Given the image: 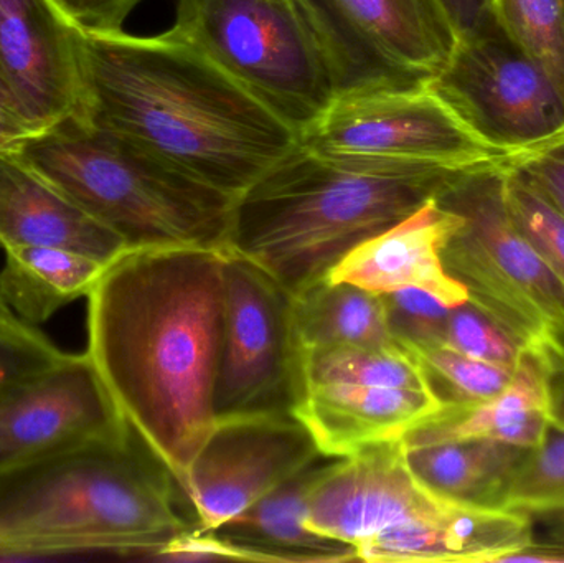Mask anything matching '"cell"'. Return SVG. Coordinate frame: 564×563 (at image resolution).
<instances>
[{"instance_id": "obj_22", "label": "cell", "mask_w": 564, "mask_h": 563, "mask_svg": "<svg viewBox=\"0 0 564 563\" xmlns=\"http://www.w3.org/2000/svg\"><path fill=\"white\" fill-rule=\"evenodd\" d=\"M0 297L13 314L32 326L46 323L62 307L88 297L108 264L52 247L3 251Z\"/></svg>"}, {"instance_id": "obj_36", "label": "cell", "mask_w": 564, "mask_h": 563, "mask_svg": "<svg viewBox=\"0 0 564 563\" xmlns=\"http://www.w3.org/2000/svg\"><path fill=\"white\" fill-rule=\"evenodd\" d=\"M543 532L536 544L552 555L553 563H564V515L540 521Z\"/></svg>"}, {"instance_id": "obj_15", "label": "cell", "mask_w": 564, "mask_h": 563, "mask_svg": "<svg viewBox=\"0 0 564 563\" xmlns=\"http://www.w3.org/2000/svg\"><path fill=\"white\" fill-rule=\"evenodd\" d=\"M128 426L91 356L63 353L0 392V473Z\"/></svg>"}, {"instance_id": "obj_11", "label": "cell", "mask_w": 564, "mask_h": 563, "mask_svg": "<svg viewBox=\"0 0 564 563\" xmlns=\"http://www.w3.org/2000/svg\"><path fill=\"white\" fill-rule=\"evenodd\" d=\"M301 392L302 353L291 294L253 261L227 248L214 389L217 422L294 415Z\"/></svg>"}, {"instance_id": "obj_10", "label": "cell", "mask_w": 564, "mask_h": 563, "mask_svg": "<svg viewBox=\"0 0 564 563\" xmlns=\"http://www.w3.org/2000/svg\"><path fill=\"white\" fill-rule=\"evenodd\" d=\"M299 142L330 158L381 164L470 169L519 161L484 141L431 82L338 93Z\"/></svg>"}, {"instance_id": "obj_20", "label": "cell", "mask_w": 564, "mask_h": 563, "mask_svg": "<svg viewBox=\"0 0 564 563\" xmlns=\"http://www.w3.org/2000/svg\"><path fill=\"white\" fill-rule=\"evenodd\" d=\"M546 386L532 350H523L512 380L502 393L469 407H443L404 433L403 445H434L457 440L487 439L536 450L549 435Z\"/></svg>"}, {"instance_id": "obj_17", "label": "cell", "mask_w": 564, "mask_h": 563, "mask_svg": "<svg viewBox=\"0 0 564 563\" xmlns=\"http://www.w3.org/2000/svg\"><path fill=\"white\" fill-rule=\"evenodd\" d=\"M330 459L305 468L280 488L215 531L197 526L182 532L159 554V561H241L335 563L357 561L354 548L305 526L308 496Z\"/></svg>"}, {"instance_id": "obj_26", "label": "cell", "mask_w": 564, "mask_h": 563, "mask_svg": "<svg viewBox=\"0 0 564 563\" xmlns=\"http://www.w3.org/2000/svg\"><path fill=\"white\" fill-rule=\"evenodd\" d=\"M506 509L533 521L564 515V433L550 426L545 442L532 450L513 481Z\"/></svg>"}, {"instance_id": "obj_27", "label": "cell", "mask_w": 564, "mask_h": 563, "mask_svg": "<svg viewBox=\"0 0 564 563\" xmlns=\"http://www.w3.org/2000/svg\"><path fill=\"white\" fill-rule=\"evenodd\" d=\"M506 198L517 227L564 286V215L513 167L506 171Z\"/></svg>"}, {"instance_id": "obj_31", "label": "cell", "mask_w": 564, "mask_h": 563, "mask_svg": "<svg viewBox=\"0 0 564 563\" xmlns=\"http://www.w3.org/2000/svg\"><path fill=\"white\" fill-rule=\"evenodd\" d=\"M52 2L82 32L106 33L122 30L129 13L142 0H52Z\"/></svg>"}, {"instance_id": "obj_8", "label": "cell", "mask_w": 564, "mask_h": 563, "mask_svg": "<svg viewBox=\"0 0 564 563\" xmlns=\"http://www.w3.org/2000/svg\"><path fill=\"white\" fill-rule=\"evenodd\" d=\"M171 30L297 134L337 96L330 59L299 0H175Z\"/></svg>"}, {"instance_id": "obj_4", "label": "cell", "mask_w": 564, "mask_h": 563, "mask_svg": "<svg viewBox=\"0 0 564 563\" xmlns=\"http://www.w3.org/2000/svg\"><path fill=\"white\" fill-rule=\"evenodd\" d=\"M464 171L330 158L299 142L235 202L228 250L295 296Z\"/></svg>"}, {"instance_id": "obj_34", "label": "cell", "mask_w": 564, "mask_h": 563, "mask_svg": "<svg viewBox=\"0 0 564 563\" xmlns=\"http://www.w3.org/2000/svg\"><path fill=\"white\" fill-rule=\"evenodd\" d=\"M446 13L457 39L492 19V0H436Z\"/></svg>"}, {"instance_id": "obj_13", "label": "cell", "mask_w": 564, "mask_h": 563, "mask_svg": "<svg viewBox=\"0 0 564 563\" xmlns=\"http://www.w3.org/2000/svg\"><path fill=\"white\" fill-rule=\"evenodd\" d=\"M299 2L321 36L338 93L431 82L457 43L436 0Z\"/></svg>"}, {"instance_id": "obj_1", "label": "cell", "mask_w": 564, "mask_h": 563, "mask_svg": "<svg viewBox=\"0 0 564 563\" xmlns=\"http://www.w3.org/2000/svg\"><path fill=\"white\" fill-rule=\"evenodd\" d=\"M227 250H129L88 294V349L126 422L184 495L214 432Z\"/></svg>"}, {"instance_id": "obj_37", "label": "cell", "mask_w": 564, "mask_h": 563, "mask_svg": "<svg viewBox=\"0 0 564 563\" xmlns=\"http://www.w3.org/2000/svg\"><path fill=\"white\" fill-rule=\"evenodd\" d=\"M10 317H15V314L10 311V307L3 303L2 297H0V321L10 320Z\"/></svg>"}, {"instance_id": "obj_5", "label": "cell", "mask_w": 564, "mask_h": 563, "mask_svg": "<svg viewBox=\"0 0 564 563\" xmlns=\"http://www.w3.org/2000/svg\"><path fill=\"white\" fill-rule=\"evenodd\" d=\"M305 526L364 562L497 563L529 539L519 512L456 505L421 485L401 439L330 459L308 496Z\"/></svg>"}, {"instance_id": "obj_35", "label": "cell", "mask_w": 564, "mask_h": 563, "mask_svg": "<svg viewBox=\"0 0 564 563\" xmlns=\"http://www.w3.org/2000/svg\"><path fill=\"white\" fill-rule=\"evenodd\" d=\"M32 136L19 106L0 73V151H12L23 139Z\"/></svg>"}, {"instance_id": "obj_2", "label": "cell", "mask_w": 564, "mask_h": 563, "mask_svg": "<svg viewBox=\"0 0 564 563\" xmlns=\"http://www.w3.org/2000/svg\"><path fill=\"white\" fill-rule=\"evenodd\" d=\"M82 65L86 121L235 202L299 144L291 124L171 29L82 32Z\"/></svg>"}, {"instance_id": "obj_7", "label": "cell", "mask_w": 564, "mask_h": 563, "mask_svg": "<svg viewBox=\"0 0 564 563\" xmlns=\"http://www.w3.org/2000/svg\"><path fill=\"white\" fill-rule=\"evenodd\" d=\"M507 167L467 169L434 197L459 218L441 260L467 291V301L530 350L552 331L564 329V286L510 215Z\"/></svg>"}, {"instance_id": "obj_19", "label": "cell", "mask_w": 564, "mask_h": 563, "mask_svg": "<svg viewBox=\"0 0 564 563\" xmlns=\"http://www.w3.org/2000/svg\"><path fill=\"white\" fill-rule=\"evenodd\" d=\"M52 247L112 263L131 250L13 151H0V250Z\"/></svg>"}, {"instance_id": "obj_14", "label": "cell", "mask_w": 564, "mask_h": 563, "mask_svg": "<svg viewBox=\"0 0 564 563\" xmlns=\"http://www.w3.org/2000/svg\"><path fill=\"white\" fill-rule=\"evenodd\" d=\"M322 458L294 415L218 420L192 463L184 496L197 528L215 531Z\"/></svg>"}, {"instance_id": "obj_33", "label": "cell", "mask_w": 564, "mask_h": 563, "mask_svg": "<svg viewBox=\"0 0 564 563\" xmlns=\"http://www.w3.org/2000/svg\"><path fill=\"white\" fill-rule=\"evenodd\" d=\"M546 386L550 426L564 433V329L552 331L535 349Z\"/></svg>"}, {"instance_id": "obj_9", "label": "cell", "mask_w": 564, "mask_h": 563, "mask_svg": "<svg viewBox=\"0 0 564 563\" xmlns=\"http://www.w3.org/2000/svg\"><path fill=\"white\" fill-rule=\"evenodd\" d=\"M441 409L420 364L404 347L302 353V392L294 416L328 458L403 439Z\"/></svg>"}, {"instance_id": "obj_21", "label": "cell", "mask_w": 564, "mask_h": 563, "mask_svg": "<svg viewBox=\"0 0 564 563\" xmlns=\"http://www.w3.org/2000/svg\"><path fill=\"white\" fill-rule=\"evenodd\" d=\"M421 485L447 501L506 509L513 481L532 450L497 440L473 439L406 448Z\"/></svg>"}, {"instance_id": "obj_24", "label": "cell", "mask_w": 564, "mask_h": 563, "mask_svg": "<svg viewBox=\"0 0 564 563\" xmlns=\"http://www.w3.org/2000/svg\"><path fill=\"white\" fill-rule=\"evenodd\" d=\"M408 353L420 364L443 407H469L494 399L506 390L516 370L473 359L446 346L421 347Z\"/></svg>"}, {"instance_id": "obj_3", "label": "cell", "mask_w": 564, "mask_h": 563, "mask_svg": "<svg viewBox=\"0 0 564 563\" xmlns=\"http://www.w3.org/2000/svg\"><path fill=\"white\" fill-rule=\"evenodd\" d=\"M167 466L124 432L0 473V559L115 555L155 561L197 524L177 511Z\"/></svg>"}, {"instance_id": "obj_16", "label": "cell", "mask_w": 564, "mask_h": 563, "mask_svg": "<svg viewBox=\"0 0 564 563\" xmlns=\"http://www.w3.org/2000/svg\"><path fill=\"white\" fill-rule=\"evenodd\" d=\"M0 73L32 136L85 115L82 32L52 0H0Z\"/></svg>"}, {"instance_id": "obj_12", "label": "cell", "mask_w": 564, "mask_h": 563, "mask_svg": "<svg viewBox=\"0 0 564 563\" xmlns=\"http://www.w3.org/2000/svg\"><path fill=\"white\" fill-rule=\"evenodd\" d=\"M431 86L506 154L523 158L564 134L562 93L494 17L457 39Z\"/></svg>"}, {"instance_id": "obj_18", "label": "cell", "mask_w": 564, "mask_h": 563, "mask_svg": "<svg viewBox=\"0 0 564 563\" xmlns=\"http://www.w3.org/2000/svg\"><path fill=\"white\" fill-rule=\"evenodd\" d=\"M457 224V215L444 210L433 198L345 255L325 280L377 294L420 288L447 306H459L466 303L467 291L446 273L441 260L444 241Z\"/></svg>"}, {"instance_id": "obj_6", "label": "cell", "mask_w": 564, "mask_h": 563, "mask_svg": "<svg viewBox=\"0 0 564 563\" xmlns=\"http://www.w3.org/2000/svg\"><path fill=\"white\" fill-rule=\"evenodd\" d=\"M131 250H227L234 198L85 118H69L15 149Z\"/></svg>"}, {"instance_id": "obj_32", "label": "cell", "mask_w": 564, "mask_h": 563, "mask_svg": "<svg viewBox=\"0 0 564 563\" xmlns=\"http://www.w3.org/2000/svg\"><path fill=\"white\" fill-rule=\"evenodd\" d=\"M513 169L522 172L564 215V134L545 148L520 158Z\"/></svg>"}, {"instance_id": "obj_30", "label": "cell", "mask_w": 564, "mask_h": 563, "mask_svg": "<svg viewBox=\"0 0 564 563\" xmlns=\"http://www.w3.org/2000/svg\"><path fill=\"white\" fill-rule=\"evenodd\" d=\"M62 354L45 334L20 317L0 321V392Z\"/></svg>"}, {"instance_id": "obj_29", "label": "cell", "mask_w": 564, "mask_h": 563, "mask_svg": "<svg viewBox=\"0 0 564 563\" xmlns=\"http://www.w3.org/2000/svg\"><path fill=\"white\" fill-rule=\"evenodd\" d=\"M443 346L510 369H516L525 350L469 301L451 310Z\"/></svg>"}, {"instance_id": "obj_28", "label": "cell", "mask_w": 564, "mask_h": 563, "mask_svg": "<svg viewBox=\"0 0 564 563\" xmlns=\"http://www.w3.org/2000/svg\"><path fill=\"white\" fill-rule=\"evenodd\" d=\"M388 326L404 349L443 346L453 307L420 288L381 294Z\"/></svg>"}, {"instance_id": "obj_23", "label": "cell", "mask_w": 564, "mask_h": 563, "mask_svg": "<svg viewBox=\"0 0 564 563\" xmlns=\"http://www.w3.org/2000/svg\"><path fill=\"white\" fill-rule=\"evenodd\" d=\"M301 353L325 347L398 349L381 294L321 280L292 296Z\"/></svg>"}, {"instance_id": "obj_25", "label": "cell", "mask_w": 564, "mask_h": 563, "mask_svg": "<svg viewBox=\"0 0 564 563\" xmlns=\"http://www.w3.org/2000/svg\"><path fill=\"white\" fill-rule=\"evenodd\" d=\"M492 15L564 98V0H492Z\"/></svg>"}]
</instances>
